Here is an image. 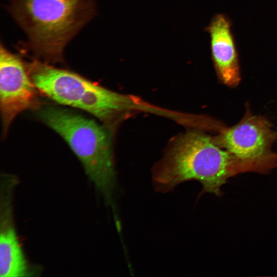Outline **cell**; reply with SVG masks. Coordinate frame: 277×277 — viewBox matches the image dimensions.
<instances>
[{
    "label": "cell",
    "instance_id": "obj_5",
    "mask_svg": "<svg viewBox=\"0 0 277 277\" xmlns=\"http://www.w3.org/2000/svg\"><path fill=\"white\" fill-rule=\"evenodd\" d=\"M214 138L220 147L243 161L277 159V154L270 150L277 140V130L266 117L253 114L248 108L240 122L226 127Z\"/></svg>",
    "mask_w": 277,
    "mask_h": 277
},
{
    "label": "cell",
    "instance_id": "obj_4",
    "mask_svg": "<svg viewBox=\"0 0 277 277\" xmlns=\"http://www.w3.org/2000/svg\"><path fill=\"white\" fill-rule=\"evenodd\" d=\"M29 75L43 94L57 103L83 110L109 123L136 103L72 71L39 62L31 64Z\"/></svg>",
    "mask_w": 277,
    "mask_h": 277
},
{
    "label": "cell",
    "instance_id": "obj_6",
    "mask_svg": "<svg viewBox=\"0 0 277 277\" xmlns=\"http://www.w3.org/2000/svg\"><path fill=\"white\" fill-rule=\"evenodd\" d=\"M37 90L21 58L1 45L0 108L4 133L19 113L37 107Z\"/></svg>",
    "mask_w": 277,
    "mask_h": 277
},
{
    "label": "cell",
    "instance_id": "obj_8",
    "mask_svg": "<svg viewBox=\"0 0 277 277\" xmlns=\"http://www.w3.org/2000/svg\"><path fill=\"white\" fill-rule=\"evenodd\" d=\"M207 30L210 35L212 56L219 80L227 86H238L241 81L240 67L229 20L223 14L216 15Z\"/></svg>",
    "mask_w": 277,
    "mask_h": 277
},
{
    "label": "cell",
    "instance_id": "obj_3",
    "mask_svg": "<svg viewBox=\"0 0 277 277\" xmlns=\"http://www.w3.org/2000/svg\"><path fill=\"white\" fill-rule=\"evenodd\" d=\"M36 113L42 121L67 143L88 178L111 204L116 174L107 130L93 120L58 107L45 105L38 108Z\"/></svg>",
    "mask_w": 277,
    "mask_h": 277
},
{
    "label": "cell",
    "instance_id": "obj_7",
    "mask_svg": "<svg viewBox=\"0 0 277 277\" xmlns=\"http://www.w3.org/2000/svg\"><path fill=\"white\" fill-rule=\"evenodd\" d=\"M17 179L3 175L0 185V276H37V266L28 261L19 241L14 222L13 197Z\"/></svg>",
    "mask_w": 277,
    "mask_h": 277
},
{
    "label": "cell",
    "instance_id": "obj_1",
    "mask_svg": "<svg viewBox=\"0 0 277 277\" xmlns=\"http://www.w3.org/2000/svg\"><path fill=\"white\" fill-rule=\"evenodd\" d=\"M253 164L240 160L220 147L211 137L200 132L182 135L155 167L156 191L166 192L183 182L196 180L202 185L200 194H221L220 188L236 168Z\"/></svg>",
    "mask_w": 277,
    "mask_h": 277
},
{
    "label": "cell",
    "instance_id": "obj_2",
    "mask_svg": "<svg viewBox=\"0 0 277 277\" xmlns=\"http://www.w3.org/2000/svg\"><path fill=\"white\" fill-rule=\"evenodd\" d=\"M10 11L37 55L62 60L64 49L93 16V0H12Z\"/></svg>",
    "mask_w": 277,
    "mask_h": 277
}]
</instances>
